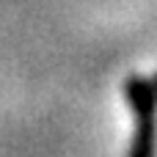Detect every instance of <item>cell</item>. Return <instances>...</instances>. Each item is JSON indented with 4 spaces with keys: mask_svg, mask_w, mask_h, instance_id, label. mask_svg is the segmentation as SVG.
<instances>
[{
    "mask_svg": "<svg viewBox=\"0 0 157 157\" xmlns=\"http://www.w3.org/2000/svg\"><path fill=\"white\" fill-rule=\"evenodd\" d=\"M152 86H155V88H157V77H155V83H152Z\"/></svg>",
    "mask_w": 157,
    "mask_h": 157,
    "instance_id": "7a4b0ae2",
    "label": "cell"
},
{
    "mask_svg": "<svg viewBox=\"0 0 157 157\" xmlns=\"http://www.w3.org/2000/svg\"><path fill=\"white\" fill-rule=\"evenodd\" d=\"M124 94L130 108L135 110V141L130 157H155V141H157V88L149 80L127 77Z\"/></svg>",
    "mask_w": 157,
    "mask_h": 157,
    "instance_id": "6da1fadb",
    "label": "cell"
}]
</instances>
